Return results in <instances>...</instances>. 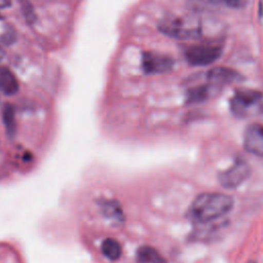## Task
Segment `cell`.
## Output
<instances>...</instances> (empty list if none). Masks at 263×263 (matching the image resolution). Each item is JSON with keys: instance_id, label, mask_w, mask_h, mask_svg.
<instances>
[{"instance_id": "5b68a950", "label": "cell", "mask_w": 263, "mask_h": 263, "mask_svg": "<svg viewBox=\"0 0 263 263\" xmlns=\"http://www.w3.org/2000/svg\"><path fill=\"white\" fill-rule=\"evenodd\" d=\"M161 32L178 39L195 38L200 35V25L184 18H175L160 26Z\"/></svg>"}, {"instance_id": "7a4b0ae2", "label": "cell", "mask_w": 263, "mask_h": 263, "mask_svg": "<svg viewBox=\"0 0 263 263\" xmlns=\"http://www.w3.org/2000/svg\"><path fill=\"white\" fill-rule=\"evenodd\" d=\"M223 46L209 41L189 45L184 50L186 61L192 66H206L216 62L222 54Z\"/></svg>"}, {"instance_id": "ba28073f", "label": "cell", "mask_w": 263, "mask_h": 263, "mask_svg": "<svg viewBox=\"0 0 263 263\" xmlns=\"http://www.w3.org/2000/svg\"><path fill=\"white\" fill-rule=\"evenodd\" d=\"M221 86L210 82L204 84H199L193 87H190L186 91V102L188 104H195L204 102L211 98H213L219 90Z\"/></svg>"}, {"instance_id": "9c48e42d", "label": "cell", "mask_w": 263, "mask_h": 263, "mask_svg": "<svg viewBox=\"0 0 263 263\" xmlns=\"http://www.w3.org/2000/svg\"><path fill=\"white\" fill-rule=\"evenodd\" d=\"M206 78L210 82H213L219 86H223L224 84L238 81L241 76L233 69L227 67H214L208 71Z\"/></svg>"}, {"instance_id": "2e32d148", "label": "cell", "mask_w": 263, "mask_h": 263, "mask_svg": "<svg viewBox=\"0 0 263 263\" xmlns=\"http://www.w3.org/2000/svg\"><path fill=\"white\" fill-rule=\"evenodd\" d=\"M248 263H256V262H254V261H250V262H248Z\"/></svg>"}, {"instance_id": "8992f818", "label": "cell", "mask_w": 263, "mask_h": 263, "mask_svg": "<svg viewBox=\"0 0 263 263\" xmlns=\"http://www.w3.org/2000/svg\"><path fill=\"white\" fill-rule=\"evenodd\" d=\"M174 60L165 54L144 51L142 54V67L147 74H161L167 73L174 68Z\"/></svg>"}, {"instance_id": "3957f363", "label": "cell", "mask_w": 263, "mask_h": 263, "mask_svg": "<svg viewBox=\"0 0 263 263\" xmlns=\"http://www.w3.org/2000/svg\"><path fill=\"white\" fill-rule=\"evenodd\" d=\"M262 100L263 93L259 90L248 88L237 89L230 100L231 112L238 117H245L250 114L253 108L259 106Z\"/></svg>"}, {"instance_id": "6da1fadb", "label": "cell", "mask_w": 263, "mask_h": 263, "mask_svg": "<svg viewBox=\"0 0 263 263\" xmlns=\"http://www.w3.org/2000/svg\"><path fill=\"white\" fill-rule=\"evenodd\" d=\"M233 198L223 193H201L191 203L189 218L196 223H209L223 217L231 211Z\"/></svg>"}, {"instance_id": "277c9868", "label": "cell", "mask_w": 263, "mask_h": 263, "mask_svg": "<svg viewBox=\"0 0 263 263\" xmlns=\"http://www.w3.org/2000/svg\"><path fill=\"white\" fill-rule=\"evenodd\" d=\"M251 166L243 159H237L227 170L219 174L220 184L227 189H234L240 186L250 176Z\"/></svg>"}, {"instance_id": "9a60e30c", "label": "cell", "mask_w": 263, "mask_h": 263, "mask_svg": "<svg viewBox=\"0 0 263 263\" xmlns=\"http://www.w3.org/2000/svg\"><path fill=\"white\" fill-rule=\"evenodd\" d=\"M259 15L261 18H263V0H260L259 2Z\"/></svg>"}, {"instance_id": "8fae6325", "label": "cell", "mask_w": 263, "mask_h": 263, "mask_svg": "<svg viewBox=\"0 0 263 263\" xmlns=\"http://www.w3.org/2000/svg\"><path fill=\"white\" fill-rule=\"evenodd\" d=\"M137 259L141 263H166L157 250L149 246H143L138 250Z\"/></svg>"}, {"instance_id": "5bb4252c", "label": "cell", "mask_w": 263, "mask_h": 263, "mask_svg": "<svg viewBox=\"0 0 263 263\" xmlns=\"http://www.w3.org/2000/svg\"><path fill=\"white\" fill-rule=\"evenodd\" d=\"M212 1L218 4L226 5L228 7H232V8H241L245 5H247V3L249 2V0H212Z\"/></svg>"}, {"instance_id": "52a82bcc", "label": "cell", "mask_w": 263, "mask_h": 263, "mask_svg": "<svg viewBox=\"0 0 263 263\" xmlns=\"http://www.w3.org/2000/svg\"><path fill=\"white\" fill-rule=\"evenodd\" d=\"M243 146L250 153L263 157V124L248 125L243 135Z\"/></svg>"}, {"instance_id": "4fadbf2b", "label": "cell", "mask_w": 263, "mask_h": 263, "mask_svg": "<svg viewBox=\"0 0 263 263\" xmlns=\"http://www.w3.org/2000/svg\"><path fill=\"white\" fill-rule=\"evenodd\" d=\"M3 123L5 125L6 132L8 135H13L15 132V116H14V109L10 104L5 105L3 108Z\"/></svg>"}, {"instance_id": "30bf717a", "label": "cell", "mask_w": 263, "mask_h": 263, "mask_svg": "<svg viewBox=\"0 0 263 263\" xmlns=\"http://www.w3.org/2000/svg\"><path fill=\"white\" fill-rule=\"evenodd\" d=\"M0 90L7 96H12L18 90L17 79L7 67H0Z\"/></svg>"}, {"instance_id": "7c38bea8", "label": "cell", "mask_w": 263, "mask_h": 263, "mask_svg": "<svg viewBox=\"0 0 263 263\" xmlns=\"http://www.w3.org/2000/svg\"><path fill=\"white\" fill-rule=\"evenodd\" d=\"M102 253L104 254V256L112 261H115L117 259L120 258L122 250H121V246L120 243L114 239V238H106L103 242H102Z\"/></svg>"}]
</instances>
